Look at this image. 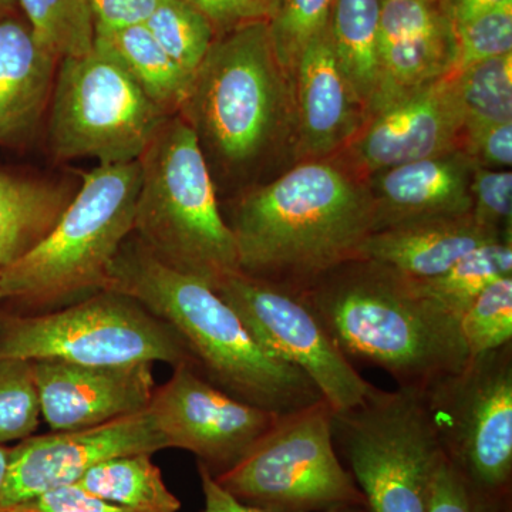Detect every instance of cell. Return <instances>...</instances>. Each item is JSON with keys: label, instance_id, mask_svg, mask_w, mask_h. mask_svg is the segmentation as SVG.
Here are the masks:
<instances>
[{"label": "cell", "instance_id": "6da1fadb", "mask_svg": "<svg viewBox=\"0 0 512 512\" xmlns=\"http://www.w3.org/2000/svg\"><path fill=\"white\" fill-rule=\"evenodd\" d=\"M228 225L242 274L302 293L360 258L375 207L365 178L336 158L305 160L242 194Z\"/></svg>", "mask_w": 512, "mask_h": 512}, {"label": "cell", "instance_id": "7a4b0ae2", "mask_svg": "<svg viewBox=\"0 0 512 512\" xmlns=\"http://www.w3.org/2000/svg\"><path fill=\"white\" fill-rule=\"evenodd\" d=\"M349 362L423 392L470 359L460 320L413 279L369 259L345 262L299 293Z\"/></svg>", "mask_w": 512, "mask_h": 512}, {"label": "cell", "instance_id": "3957f363", "mask_svg": "<svg viewBox=\"0 0 512 512\" xmlns=\"http://www.w3.org/2000/svg\"><path fill=\"white\" fill-rule=\"evenodd\" d=\"M104 291L130 296L173 326L198 372L241 402L285 414L323 399L302 370L256 342L210 285L163 264L136 237L114 258Z\"/></svg>", "mask_w": 512, "mask_h": 512}, {"label": "cell", "instance_id": "277c9868", "mask_svg": "<svg viewBox=\"0 0 512 512\" xmlns=\"http://www.w3.org/2000/svg\"><path fill=\"white\" fill-rule=\"evenodd\" d=\"M208 165L245 175L295 144L293 84L279 63L268 22L256 20L215 37L178 111Z\"/></svg>", "mask_w": 512, "mask_h": 512}, {"label": "cell", "instance_id": "5b68a950", "mask_svg": "<svg viewBox=\"0 0 512 512\" xmlns=\"http://www.w3.org/2000/svg\"><path fill=\"white\" fill-rule=\"evenodd\" d=\"M134 234L163 264L217 288L238 274L237 242L222 217L211 168L178 114L158 128L138 158Z\"/></svg>", "mask_w": 512, "mask_h": 512}, {"label": "cell", "instance_id": "8992f818", "mask_svg": "<svg viewBox=\"0 0 512 512\" xmlns=\"http://www.w3.org/2000/svg\"><path fill=\"white\" fill-rule=\"evenodd\" d=\"M82 177L52 232L0 269V299L47 306L104 291L110 266L134 231L140 164H99Z\"/></svg>", "mask_w": 512, "mask_h": 512}, {"label": "cell", "instance_id": "52a82bcc", "mask_svg": "<svg viewBox=\"0 0 512 512\" xmlns=\"http://www.w3.org/2000/svg\"><path fill=\"white\" fill-rule=\"evenodd\" d=\"M332 431L367 512H427L444 454L419 390L373 386L362 403L333 413Z\"/></svg>", "mask_w": 512, "mask_h": 512}, {"label": "cell", "instance_id": "ba28073f", "mask_svg": "<svg viewBox=\"0 0 512 512\" xmlns=\"http://www.w3.org/2000/svg\"><path fill=\"white\" fill-rule=\"evenodd\" d=\"M333 413L322 399L279 414L235 466L212 478L239 503L265 511L365 507L362 491L336 453Z\"/></svg>", "mask_w": 512, "mask_h": 512}, {"label": "cell", "instance_id": "9c48e42d", "mask_svg": "<svg viewBox=\"0 0 512 512\" xmlns=\"http://www.w3.org/2000/svg\"><path fill=\"white\" fill-rule=\"evenodd\" d=\"M0 359L62 360L87 366L190 363L197 367L173 326L130 296L113 291L94 292L59 311L6 320L0 330Z\"/></svg>", "mask_w": 512, "mask_h": 512}, {"label": "cell", "instance_id": "30bf717a", "mask_svg": "<svg viewBox=\"0 0 512 512\" xmlns=\"http://www.w3.org/2000/svg\"><path fill=\"white\" fill-rule=\"evenodd\" d=\"M168 117L109 52L94 46L57 67L50 150L59 161L92 157L101 165L133 163Z\"/></svg>", "mask_w": 512, "mask_h": 512}, {"label": "cell", "instance_id": "8fae6325", "mask_svg": "<svg viewBox=\"0 0 512 512\" xmlns=\"http://www.w3.org/2000/svg\"><path fill=\"white\" fill-rule=\"evenodd\" d=\"M421 396L448 463L485 493L510 498L512 342L470 357Z\"/></svg>", "mask_w": 512, "mask_h": 512}, {"label": "cell", "instance_id": "7c38bea8", "mask_svg": "<svg viewBox=\"0 0 512 512\" xmlns=\"http://www.w3.org/2000/svg\"><path fill=\"white\" fill-rule=\"evenodd\" d=\"M214 291L266 352L312 380L333 412L352 409L372 390L299 293L242 272L228 276Z\"/></svg>", "mask_w": 512, "mask_h": 512}, {"label": "cell", "instance_id": "4fadbf2b", "mask_svg": "<svg viewBox=\"0 0 512 512\" xmlns=\"http://www.w3.org/2000/svg\"><path fill=\"white\" fill-rule=\"evenodd\" d=\"M147 409L167 446L194 453L212 477L235 466L279 417L222 392L190 363L174 367Z\"/></svg>", "mask_w": 512, "mask_h": 512}, {"label": "cell", "instance_id": "5bb4252c", "mask_svg": "<svg viewBox=\"0 0 512 512\" xmlns=\"http://www.w3.org/2000/svg\"><path fill=\"white\" fill-rule=\"evenodd\" d=\"M163 448H168L167 441L148 409L89 429L30 436L10 448L0 512L55 488L76 484L103 461L154 454Z\"/></svg>", "mask_w": 512, "mask_h": 512}, {"label": "cell", "instance_id": "9a60e30c", "mask_svg": "<svg viewBox=\"0 0 512 512\" xmlns=\"http://www.w3.org/2000/svg\"><path fill=\"white\" fill-rule=\"evenodd\" d=\"M464 117L456 73L387 101L333 157L359 177L461 148Z\"/></svg>", "mask_w": 512, "mask_h": 512}, {"label": "cell", "instance_id": "2e32d148", "mask_svg": "<svg viewBox=\"0 0 512 512\" xmlns=\"http://www.w3.org/2000/svg\"><path fill=\"white\" fill-rule=\"evenodd\" d=\"M154 363L87 366L33 362L42 416L53 431L89 429L143 412L156 392Z\"/></svg>", "mask_w": 512, "mask_h": 512}, {"label": "cell", "instance_id": "e0dca14e", "mask_svg": "<svg viewBox=\"0 0 512 512\" xmlns=\"http://www.w3.org/2000/svg\"><path fill=\"white\" fill-rule=\"evenodd\" d=\"M298 161L342 153L366 121V109L340 66L329 29L303 50L292 74Z\"/></svg>", "mask_w": 512, "mask_h": 512}, {"label": "cell", "instance_id": "ac0fdd59", "mask_svg": "<svg viewBox=\"0 0 512 512\" xmlns=\"http://www.w3.org/2000/svg\"><path fill=\"white\" fill-rule=\"evenodd\" d=\"M454 67L456 35L443 0H383L380 86L369 114L453 73Z\"/></svg>", "mask_w": 512, "mask_h": 512}, {"label": "cell", "instance_id": "d6986e66", "mask_svg": "<svg viewBox=\"0 0 512 512\" xmlns=\"http://www.w3.org/2000/svg\"><path fill=\"white\" fill-rule=\"evenodd\" d=\"M476 163L461 148L386 168L366 178L375 207V229L471 212Z\"/></svg>", "mask_w": 512, "mask_h": 512}, {"label": "cell", "instance_id": "ffe728a7", "mask_svg": "<svg viewBox=\"0 0 512 512\" xmlns=\"http://www.w3.org/2000/svg\"><path fill=\"white\" fill-rule=\"evenodd\" d=\"M60 59L15 10L0 15V146L25 143L42 121Z\"/></svg>", "mask_w": 512, "mask_h": 512}, {"label": "cell", "instance_id": "44dd1931", "mask_svg": "<svg viewBox=\"0 0 512 512\" xmlns=\"http://www.w3.org/2000/svg\"><path fill=\"white\" fill-rule=\"evenodd\" d=\"M503 237L474 221L471 214L394 225L372 232L360 258L393 269L397 274L427 281L443 275L463 256Z\"/></svg>", "mask_w": 512, "mask_h": 512}, {"label": "cell", "instance_id": "7402d4cb", "mask_svg": "<svg viewBox=\"0 0 512 512\" xmlns=\"http://www.w3.org/2000/svg\"><path fill=\"white\" fill-rule=\"evenodd\" d=\"M74 194L66 184L0 171V269L28 255L52 232Z\"/></svg>", "mask_w": 512, "mask_h": 512}, {"label": "cell", "instance_id": "603a6c76", "mask_svg": "<svg viewBox=\"0 0 512 512\" xmlns=\"http://www.w3.org/2000/svg\"><path fill=\"white\" fill-rule=\"evenodd\" d=\"M94 46L109 52L168 116L178 114L192 79L158 45L146 25L96 30Z\"/></svg>", "mask_w": 512, "mask_h": 512}, {"label": "cell", "instance_id": "cb8c5ba5", "mask_svg": "<svg viewBox=\"0 0 512 512\" xmlns=\"http://www.w3.org/2000/svg\"><path fill=\"white\" fill-rule=\"evenodd\" d=\"M382 6L383 0H335L328 23L333 49L366 117L379 94Z\"/></svg>", "mask_w": 512, "mask_h": 512}, {"label": "cell", "instance_id": "d4e9b609", "mask_svg": "<svg viewBox=\"0 0 512 512\" xmlns=\"http://www.w3.org/2000/svg\"><path fill=\"white\" fill-rule=\"evenodd\" d=\"M153 454L111 458L90 468L76 485L109 503L150 512H178L180 500L165 485Z\"/></svg>", "mask_w": 512, "mask_h": 512}, {"label": "cell", "instance_id": "484cf974", "mask_svg": "<svg viewBox=\"0 0 512 512\" xmlns=\"http://www.w3.org/2000/svg\"><path fill=\"white\" fill-rule=\"evenodd\" d=\"M505 276H512V238L481 245L443 275L416 282L431 299L460 320L485 288Z\"/></svg>", "mask_w": 512, "mask_h": 512}, {"label": "cell", "instance_id": "4316f807", "mask_svg": "<svg viewBox=\"0 0 512 512\" xmlns=\"http://www.w3.org/2000/svg\"><path fill=\"white\" fill-rule=\"evenodd\" d=\"M454 73L464 130L512 123V53Z\"/></svg>", "mask_w": 512, "mask_h": 512}, {"label": "cell", "instance_id": "83f0119b", "mask_svg": "<svg viewBox=\"0 0 512 512\" xmlns=\"http://www.w3.org/2000/svg\"><path fill=\"white\" fill-rule=\"evenodd\" d=\"M40 42L60 60L92 52L94 20L87 0H15Z\"/></svg>", "mask_w": 512, "mask_h": 512}, {"label": "cell", "instance_id": "f1b7e54d", "mask_svg": "<svg viewBox=\"0 0 512 512\" xmlns=\"http://www.w3.org/2000/svg\"><path fill=\"white\" fill-rule=\"evenodd\" d=\"M144 25L191 79L217 37L210 20L184 0H163Z\"/></svg>", "mask_w": 512, "mask_h": 512}, {"label": "cell", "instance_id": "f546056e", "mask_svg": "<svg viewBox=\"0 0 512 512\" xmlns=\"http://www.w3.org/2000/svg\"><path fill=\"white\" fill-rule=\"evenodd\" d=\"M40 416L42 406L33 362L0 359V444L33 436Z\"/></svg>", "mask_w": 512, "mask_h": 512}, {"label": "cell", "instance_id": "4dcf8cb0", "mask_svg": "<svg viewBox=\"0 0 512 512\" xmlns=\"http://www.w3.org/2000/svg\"><path fill=\"white\" fill-rule=\"evenodd\" d=\"M460 330L470 357L512 342V276L498 279L470 303Z\"/></svg>", "mask_w": 512, "mask_h": 512}, {"label": "cell", "instance_id": "1f68e13d", "mask_svg": "<svg viewBox=\"0 0 512 512\" xmlns=\"http://www.w3.org/2000/svg\"><path fill=\"white\" fill-rule=\"evenodd\" d=\"M335 0H279L268 22L269 35L279 63L292 79L306 46L328 28Z\"/></svg>", "mask_w": 512, "mask_h": 512}, {"label": "cell", "instance_id": "d6a6232c", "mask_svg": "<svg viewBox=\"0 0 512 512\" xmlns=\"http://www.w3.org/2000/svg\"><path fill=\"white\" fill-rule=\"evenodd\" d=\"M456 70L512 53V3L454 28Z\"/></svg>", "mask_w": 512, "mask_h": 512}, {"label": "cell", "instance_id": "836d02e7", "mask_svg": "<svg viewBox=\"0 0 512 512\" xmlns=\"http://www.w3.org/2000/svg\"><path fill=\"white\" fill-rule=\"evenodd\" d=\"M427 512H510V498L480 490L443 457L431 481Z\"/></svg>", "mask_w": 512, "mask_h": 512}, {"label": "cell", "instance_id": "e575fe53", "mask_svg": "<svg viewBox=\"0 0 512 512\" xmlns=\"http://www.w3.org/2000/svg\"><path fill=\"white\" fill-rule=\"evenodd\" d=\"M471 217L480 227L511 237L512 173L510 170H490L474 167L471 180Z\"/></svg>", "mask_w": 512, "mask_h": 512}, {"label": "cell", "instance_id": "d590c367", "mask_svg": "<svg viewBox=\"0 0 512 512\" xmlns=\"http://www.w3.org/2000/svg\"><path fill=\"white\" fill-rule=\"evenodd\" d=\"M461 150L477 165L490 170H510L512 164V123L466 128Z\"/></svg>", "mask_w": 512, "mask_h": 512}, {"label": "cell", "instance_id": "8d00e7d4", "mask_svg": "<svg viewBox=\"0 0 512 512\" xmlns=\"http://www.w3.org/2000/svg\"><path fill=\"white\" fill-rule=\"evenodd\" d=\"M6 512H150L134 510L109 503L103 498L87 493L79 485H64L37 495L25 503L15 505Z\"/></svg>", "mask_w": 512, "mask_h": 512}, {"label": "cell", "instance_id": "74e56055", "mask_svg": "<svg viewBox=\"0 0 512 512\" xmlns=\"http://www.w3.org/2000/svg\"><path fill=\"white\" fill-rule=\"evenodd\" d=\"M201 12L217 35L256 20H268L269 9L265 0H184Z\"/></svg>", "mask_w": 512, "mask_h": 512}, {"label": "cell", "instance_id": "f35d334b", "mask_svg": "<svg viewBox=\"0 0 512 512\" xmlns=\"http://www.w3.org/2000/svg\"><path fill=\"white\" fill-rule=\"evenodd\" d=\"M163 0H87L94 30H119L144 25Z\"/></svg>", "mask_w": 512, "mask_h": 512}, {"label": "cell", "instance_id": "ab89813d", "mask_svg": "<svg viewBox=\"0 0 512 512\" xmlns=\"http://www.w3.org/2000/svg\"><path fill=\"white\" fill-rule=\"evenodd\" d=\"M198 471L204 491L205 508L204 512H271L261 510V508L251 507V505L239 503L231 494L222 490L220 485L215 483L207 467L198 463ZM323 512H367L365 507H338Z\"/></svg>", "mask_w": 512, "mask_h": 512}, {"label": "cell", "instance_id": "60d3db41", "mask_svg": "<svg viewBox=\"0 0 512 512\" xmlns=\"http://www.w3.org/2000/svg\"><path fill=\"white\" fill-rule=\"evenodd\" d=\"M444 8L454 28L468 20L491 12V10L510 5L512 0H443Z\"/></svg>", "mask_w": 512, "mask_h": 512}, {"label": "cell", "instance_id": "b9f144b4", "mask_svg": "<svg viewBox=\"0 0 512 512\" xmlns=\"http://www.w3.org/2000/svg\"><path fill=\"white\" fill-rule=\"evenodd\" d=\"M10 448L0 444V504H2L3 491H5L6 477H8Z\"/></svg>", "mask_w": 512, "mask_h": 512}, {"label": "cell", "instance_id": "7bdbcfd3", "mask_svg": "<svg viewBox=\"0 0 512 512\" xmlns=\"http://www.w3.org/2000/svg\"><path fill=\"white\" fill-rule=\"evenodd\" d=\"M16 8H18V6H16L15 0H0V15L12 12V10H16Z\"/></svg>", "mask_w": 512, "mask_h": 512}, {"label": "cell", "instance_id": "ee69618b", "mask_svg": "<svg viewBox=\"0 0 512 512\" xmlns=\"http://www.w3.org/2000/svg\"><path fill=\"white\" fill-rule=\"evenodd\" d=\"M265 3L269 9V18H271L272 13L275 12L276 6H278L279 0H265Z\"/></svg>", "mask_w": 512, "mask_h": 512}]
</instances>
